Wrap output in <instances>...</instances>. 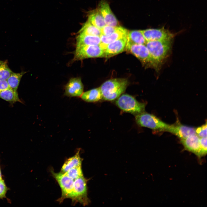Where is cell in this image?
<instances>
[{
    "mask_svg": "<svg viewBox=\"0 0 207 207\" xmlns=\"http://www.w3.org/2000/svg\"><path fill=\"white\" fill-rule=\"evenodd\" d=\"M87 21L100 29L106 25L103 16L98 8L89 12Z\"/></svg>",
    "mask_w": 207,
    "mask_h": 207,
    "instance_id": "obj_17",
    "label": "cell"
},
{
    "mask_svg": "<svg viewBox=\"0 0 207 207\" xmlns=\"http://www.w3.org/2000/svg\"><path fill=\"white\" fill-rule=\"evenodd\" d=\"M141 31L147 41L172 40L174 36L173 34L163 27L149 28Z\"/></svg>",
    "mask_w": 207,
    "mask_h": 207,
    "instance_id": "obj_9",
    "label": "cell"
},
{
    "mask_svg": "<svg viewBox=\"0 0 207 207\" xmlns=\"http://www.w3.org/2000/svg\"><path fill=\"white\" fill-rule=\"evenodd\" d=\"M200 151L199 159L207 154V137L200 138Z\"/></svg>",
    "mask_w": 207,
    "mask_h": 207,
    "instance_id": "obj_26",
    "label": "cell"
},
{
    "mask_svg": "<svg viewBox=\"0 0 207 207\" xmlns=\"http://www.w3.org/2000/svg\"><path fill=\"white\" fill-rule=\"evenodd\" d=\"M9 87L6 80H0V92Z\"/></svg>",
    "mask_w": 207,
    "mask_h": 207,
    "instance_id": "obj_30",
    "label": "cell"
},
{
    "mask_svg": "<svg viewBox=\"0 0 207 207\" xmlns=\"http://www.w3.org/2000/svg\"><path fill=\"white\" fill-rule=\"evenodd\" d=\"M126 49L138 58L143 66L147 68H154L152 58L145 45L127 43Z\"/></svg>",
    "mask_w": 207,
    "mask_h": 207,
    "instance_id": "obj_7",
    "label": "cell"
},
{
    "mask_svg": "<svg viewBox=\"0 0 207 207\" xmlns=\"http://www.w3.org/2000/svg\"><path fill=\"white\" fill-rule=\"evenodd\" d=\"M26 72L24 71L18 73L13 72L6 80L9 87L14 91H17L21 79Z\"/></svg>",
    "mask_w": 207,
    "mask_h": 207,
    "instance_id": "obj_23",
    "label": "cell"
},
{
    "mask_svg": "<svg viewBox=\"0 0 207 207\" xmlns=\"http://www.w3.org/2000/svg\"><path fill=\"white\" fill-rule=\"evenodd\" d=\"M129 31L125 28L118 26L116 30L107 35H101L99 45L103 49L108 44L124 37H127Z\"/></svg>",
    "mask_w": 207,
    "mask_h": 207,
    "instance_id": "obj_14",
    "label": "cell"
},
{
    "mask_svg": "<svg viewBox=\"0 0 207 207\" xmlns=\"http://www.w3.org/2000/svg\"><path fill=\"white\" fill-rule=\"evenodd\" d=\"M147 42L141 30L129 31L127 36V43L145 45Z\"/></svg>",
    "mask_w": 207,
    "mask_h": 207,
    "instance_id": "obj_19",
    "label": "cell"
},
{
    "mask_svg": "<svg viewBox=\"0 0 207 207\" xmlns=\"http://www.w3.org/2000/svg\"><path fill=\"white\" fill-rule=\"evenodd\" d=\"M51 172L53 177L57 181L61 189V196L58 199L57 201L61 203L66 198L71 199L73 190L74 181L65 173L61 172L55 173L52 170Z\"/></svg>",
    "mask_w": 207,
    "mask_h": 207,
    "instance_id": "obj_6",
    "label": "cell"
},
{
    "mask_svg": "<svg viewBox=\"0 0 207 207\" xmlns=\"http://www.w3.org/2000/svg\"><path fill=\"white\" fill-rule=\"evenodd\" d=\"M196 134L200 137H207V123L195 128Z\"/></svg>",
    "mask_w": 207,
    "mask_h": 207,
    "instance_id": "obj_27",
    "label": "cell"
},
{
    "mask_svg": "<svg viewBox=\"0 0 207 207\" xmlns=\"http://www.w3.org/2000/svg\"><path fill=\"white\" fill-rule=\"evenodd\" d=\"M13 72L8 66L7 60H0V80H7Z\"/></svg>",
    "mask_w": 207,
    "mask_h": 207,
    "instance_id": "obj_24",
    "label": "cell"
},
{
    "mask_svg": "<svg viewBox=\"0 0 207 207\" xmlns=\"http://www.w3.org/2000/svg\"><path fill=\"white\" fill-rule=\"evenodd\" d=\"M127 42L126 37L108 44L103 49V57H110L122 52L126 49Z\"/></svg>",
    "mask_w": 207,
    "mask_h": 207,
    "instance_id": "obj_10",
    "label": "cell"
},
{
    "mask_svg": "<svg viewBox=\"0 0 207 207\" xmlns=\"http://www.w3.org/2000/svg\"><path fill=\"white\" fill-rule=\"evenodd\" d=\"M2 179V177H1V171L0 169V180H1Z\"/></svg>",
    "mask_w": 207,
    "mask_h": 207,
    "instance_id": "obj_31",
    "label": "cell"
},
{
    "mask_svg": "<svg viewBox=\"0 0 207 207\" xmlns=\"http://www.w3.org/2000/svg\"><path fill=\"white\" fill-rule=\"evenodd\" d=\"M103 49L99 45H87L76 47L73 61L90 58L103 57Z\"/></svg>",
    "mask_w": 207,
    "mask_h": 207,
    "instance_id": "obj_8",
    "label": "cell"
},
{
    "mask_svg": "<svg viewBox=\"0 0 207 207\" xmlns=\"http://www.w3.org/2000/svg\"><path fill=\"white\" fill-rule=\"evenodd\" d=\"M79 152L78 150L74 156L66 160L62 166L61 172L65 173L72 168L81 165L82 159Z\"/></svg>",
    "mask_w": 207,
    "mask_h": 207,
    "instance_id": "obj_20",
    "label": "cell"
},
{
    "mask_svg": "<svg viewBox=\"0 0 207 207\" xmlns=\"http://www.w3.org/2000/svg\"><path fill=\"white\" fill-rule=\"evenodd\" d=\"M101 42L100 36L79 34L76 38V45H99Z\"/></svg>",
    "mask_w": 207,
    "mask_h": 207,
    "instance_id": "obj_16",
    "label": "cell"
},
{
    "mask_svg": "<svg viewBox=\"0 0 207 207\" xmlns=\"http://www.w3.org/2000/svg\"><path fill=\"white\" fill-rule=\"evenodd\" d=\"M135 118L139 126L154 130L167 131L170 126L155 115L145 112L135 116Z\"/></svg>",
    "mask_w": 207,
    "mask_h": 207,
    "instance_id": "obj_4",
    "label": "cell"
},
{
    "mask_svg": "<svg viewBox=\"0 0 207 207\" xmlns=\"http://www.w3.org/2000/svg\"><path fill=\"white\" fill-rule=\"evenodd\" d=\"M64 173L74 181L79 177L83 175L81 166L72 168Z\"/></svg>",
    "mask_w": 207,
    "mask_h": 207,
    "instance_id": "obj_25",
    "label": "cell"
},
{
    "mask_svg": "<svg viewBox=\"0 0 207 207\" xmlns=\"http://www.w3.org/2000/svg\"><path fill=\"white\" fill-rule=\"evenodd\" d=\"M115 103L121 110L135 116L145 112V104L139 102L134 97L128 94L120 95L117 98Z\"/></svg>",
    "mask_w": 207,
    "mask_h": 207,
    "instance_id": "obj_3",
    "label": "cell"
},
{
    "mask_svg": "<svg viewBox=\"0 0 207 207\" xmlns=\"http://www.w3.org/2000/svg\"><path fill=\"white\" fill-rule=\"evenodd\" d=\"M98 8L102 14L106 25L113 27L119 26L118 20L106 1L101 0Z\"/></svg>",
    "mask_w": 207,
    "mask_h": 207,
    "instance_id": "obj_12",
    "label": "cell"
},
{
    "mask_svg": "<svg viewBox=\"0 0 207 207\" xmlns=\"http://www.w3.org/2000/svg\"><path fill=\"white\" fill-rule=\"evenodd\" d=\"M118 26L113 27L106 25L100 29L101 35H107L111 34L116 30Z\"/></svg>",
    "mask_w": 207,
    "mask_h": 207,
    "instance_id": "obj_28",
    "label": "cell"
},
{
    "mask_svg": "<svg viewBox=\"0 0 207 207\" xmlns=\"http://www.w3.org/2000/svg\"><path fill=\"white\" fill-rule=\"evenodd\" d=\"M167 131L174 134L180 139L196 134L195 128L180 124L170 125Z\"/></svg>",
    "mask_w": 207,
    "mask_h": 207,
    "instance_id": "obj_15",
    "label": "cell"
},
{
    "mask_svg": "<svg viewBox=\"0 0 207 207\" xmlns=\"http://www.w3.org/2000/svg\"><path fill=\"white\" fill-rule=\"evenodd\" d=\"M64 90V95L68 97H80L84 91L81 78L79 77L71 78L65 85Z\"/></svg>",
    "mask_w": 207,
    "mask_h": 207,
    "instance_id": "obj_11",
    "label": "cell"
},
{
    "mask_svg": "<svg viewBox=\"0 0 207 207\" xmlns=\"http://www.w3.org/2000/svg\"><path fill=\"white\" fill-rule=\"evenodd\" d=\"M87 180L81 176L74 181L73 190L71 199L74 204L79 202L84 206L88 205L90 200L87 196Z\"/></svg>",
    "mask_w": 207,
    "mask_h": 207,
    "instance_id": "obj_5",
    "label": "cell"
},
{
    "mask_svg": "<svg viewBox=\"0 0 207 207\" xmlns=\"http://www.w3.org/2000/svg\"><path fill=\"white\" fill-rule=\"evenodd\" d=\"M81 99L87 102H95L102 98L100 87L95 88L85 91L80 96Z\"/></svg>",
    "mask_w": 207,
    "mask_h": 207,
    "instance_id": "obj_18",
    "label": "cell"
},
{
    "mask_svg": "<svg viewBox=\"0 0 207 207\" xmlns=\"http://www.w3.org/2000/svg\"><path fill=\"white\" fill-rule=\"evenodd\" d=\"M78 32L80 34L100 37L101 35L100 29L88 21L83 24Z\"/></svg>",
    "mask_w": 207,
    "mask_h": 207,
    "instance_id": "obj_22",
    "label": "cell"
},
{
    "mask_svg": "<svg viewBox=\"0 0 207 207\" xmlns=\"http://www.w3.org/2000/svg\"><path fill=\"white\" fill-rule=\"evenodd\" d=\"M7 189L4 181L2 179L0 180V198L5 197Z\"/></svg>",
    "mask_w": 207,
    "mask_h": 207,
    "instance_id": "obj_29",
    "label": "cell"
},
{
    "mask_svg": "<svg viewBox=\"0 0 207 207\" xmlns=\"http://www.w3.org/2000/svg\"><path fill=\"white\" fill-rule=\"evenodd\" d=\"M172 40L147 41L145 45L152 58L154 68L156 70L159 69L167 57L170 51Z\"/></svg>",
    "mask_w": 207,
    "mask_h": 207,
    "instance_id": "obj_1",
    "label": "cell"
},
{
    "mask_svg": "<svg viewBox=\"0 0 207 207\" xmlns=\"http://www.w3.org/2000/svg\"><path fill=\"white\" fill-rule=\"evenodd\" d=\"M128 85V80L125 78H113L106 81L99 87L102 98L108 101L117 99L125 91Z\"/></svg>",
    "mask_w": 207,
    "mask_h": 207,
    "instance_id": "obj_2",
    "label": "cell"
},
{
    "mask_svg": "<svg viewBox=\"0 0 207 207\" xmlns=\"http://www.w3.org/2000/svg\"><path fill=\"white\" fill-rule=\"evenodd\" d=\"M200 138L196 134H195L181 139L180 141L185 150L193 153L199 159L200 151Z\"/></svg>",
    "mask_w": 207,
    "mask_h": 207,
    "instance_id": "obj_13",
    "label": "cell"
},
{
    "mask_svg": "<svg viewBox=\"0 0 207 207\" xmlns=\"http://www.w3.org/2000/svg\"><path fill=\"white\" fill-rule=\"evenodd\" d=\"M0 98L12 104L16 102L22 103L17 91H14L10 87L0 92Z\"/></svg>",
    "mask_w": 207,
    "mask_h": 207,
    "instance_id": "obj_21",
    "label": "cell"
}]
</instances>
